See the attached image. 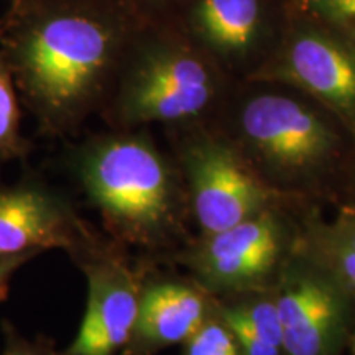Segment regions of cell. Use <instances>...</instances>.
<instances>
[{
	"instance_id": "cell-12",
	"label": "cell",
	"mask_w": 355,
	"mask_h": 355,
	"mask_svg": "<svg viewBox=\"0 0 355 355\" xmlns=\"http://www.w3.org/2000/svg\"><path fill=\"white\" fill-rule=\"evenodd\" d=\"M188 28L193 43L209 56L245 58L263 28L261 0H191Z\"/></svg>"
},
{
	"instance_id": "cell-18",
	"label": "cell",
	"mask_w": 355,
	"mask_h": 355,
	"mask_svg": "<svg viewBox=\"0 0 355 355\" xmlns=\"http://www.w3.org/2000/svg\"><path fill=\"white\" fill-rule=\"evenodd\" d=\"M33 255H0V303L7 298L13 273Z\"/></svg>"
},
{
	"instance_id": "cell-11",
	"label": "cell",
	"mask_w": 355,
	"mask_h": 355,
	"mask_svg": "<svg viewBox=\"0 0 355 355\" xmlns=\"http://www.w3.org/2000/svg\"><path fill=\"white\" fill-rule=\"evenodd\" d=\"M214 309L216 298L196 282H145L125 355H153L170 345L184 344Z\"/></svg>"
},
{
	"instance_id": "cell-14",
	"label": "cell",
	"mask_w": 355,
	"mask_h": 355,
	"mask_svg": "<svg viewBox=\"0 0 355 355\" xmlns=\"http://www.w3.org/2000/svg\"><path fill=\"white\" fill-rule=\"evenodd\" d=\"M28 141L20 133V110L17 101L15 81L0 51V165L8 159L24 157Z\"/></svg>"
},
{
	"instance_id": "cell-5",
	"label": "cell",
	"mask_w": 355,
	"mask_h": 355,
	"mask_svg": "<svg viewBox=\"0 0 355 355\" xmlns=\"http://www.w3.org/2000/svg\"><path fill=\"white\" fill-rule=\"evenodd\" d=\"M272 295L285 355H339L355 298L304 241L293 243Z\"/></svg>"
},
{
	"instance_id": "cell-15",
	"label": "cell",
	"mask_w": 355,
	"mask_h": 355,
	"mask_svg": "<svg viewBox=\"0 0 355 355\" xmlns=\"http://www.w3.org/2000/svg\"><path fill=\"white\" fill-rule=\"evenodd\" d=\"M183 355H242L237 339L217 309L184 343Z\"/></svg>"
},
{
	"instance_id": "cell-13",
	"label": "cell",
	"mask_w": 355,
	"mask_h": 355,
	"mask_svg": "<svg viewBox=\"0 0 355 355\" xmlns=\"http://www.w3.org/2000/svg\"><path fill=\"white\" fill-rule=\"evenodd\" d=\"M303 241L355 298V211H344L329 224L314 222Z\"/></svg>"
},
{
	"instance_id": "cell-4",
	"label": "cell",
	"mask_w": 355,
	"mask_h": 355,
	"mask_svg": "<svg viewBox=\"0 0 355 355\" xmlns=\"http://www.w3.org/2000/svg\"><path fill=\"white\" fill-rule=\"evenodd\" d=\"M239 132L247 159L272 188L304 189L326 180L340 139L321 114L295 97L259 94L243 102Z\"/></svg>"
},
{
	"instance_id": "cell-19",
	"label": "cell",
	"mask_w": 355,
	"mask_h": 355,
	"mask_svg": "<svg viewBox=\"0 0 355 355\" xmlns=\"http://www.w3.org/2000/svg\"><path fill=\"white\" fill-rule=\"evenodd\" d=\"M114 2H117V3H121V6L127 7L128 3H135V2H150V0H114Z\"/></svg>"
},
{
	"instance_id": "cell-9",
	"label": "cell",
	"mask_w": 355,
	"mask_h": 355,
	"mask_svg": "<svg viewBox=\"0 0 355 355\" xmlns=\"http://www.w3.org/2000/svg\"><path fill=\"white\" fill-rule=\"evenodd\" d=\"M102 235L68 199L38 181L0 186V255H33L63 248L78 257Z\"/></svg>"
},
{
	"instance_id": "cell-20",
	"label": "cell",
	"mask_w": 355,
	"mask_h": 355,
	"mask_svg": "<svg viewBox=\"0 0 355 355\" xmlns=\"http://www.w3.org/2000/svg\"><path fill=\"white\" fill-rule=\"evenodd\" d=\"M21 2H24V0H12V6H10V10H13V8H17V7H19Z\"/></svg>"
},
{
	"instance_id": "cell-2",
	"label": "cell",
	"mask_w": 355,
	"mask_h": 355,
	"mask_svg": "<svg viewBox=\"0 0 355 355\" xmlns=\"http://www.w3.org/2000/svg\"><path fill=\"white\" fill-rule=\"evenodd\" d=\"M71 168L119 245L165 247L183 229L181 173L144 133L92 137L74 150Z\"/></svg>"
},
{
	"instance_id": "cell-17",
	"label": "cell",
	"mask_w": 355,
	"mask_h": 355,
	"mask_svg": "<svg viewBox=\"0 0 355 355\" xmlns=\"http://www.w3.org/2000/svg\"><path fill=\"white\" fill-rule=\"evenodd\" d=\"M6 331V349L2 355H61L56 352L50 340L44 339H25L15 331V327L10 324H3Z\"/></svg>"
},
{
	"instance_id": "cell-10",
	"label": "cell",
	"mask_w": 355,
	"mask_h": 355,
	"mask_svg": "<svg viewBox=\"0 0 355 355\" xmlns=\"http://www.w3.org/2000/svg\"><path fill=\"white\" fill-rule=\"evenodd\" d=\"M261 76L308 92L355 132V44L339 33L300 30Z\"/></svg>"
},
{
	"instance_id": "cell-7",
	"label": "cell",
	"mask_w": 355,
	"mask_h": 355,
	"mask_svg": "<svg viewBox=\"0 0 355 355\" xmlns=\"http://www.w3.org/2000/svg\"><path fill=\"white\" fill-rule=\"evenodd\" d=\"M293 243L273 206L234 227L201 235L183 252L181 261L214 298L234 296L268 288Z\"/></svg>"
},
{
	"instance_id": "cell-8",
	"label": "cell",
	"mask_w": 355,
	"mask_h": 355,
	"mask_svg": "<svg viewBox=\"0 0 355 355\" xmlns=\"http://www.w3.org/2000/svg\"><path fill=\"white\" fill-rule=\"evenodd\" d=\"M87 279V304L76 339L61 355H125L145 278L122 245L101 237L73 259Z\"/></svg>"
},
{
	"instance_id": "cell-1",
	"label": "cell",
	"mask_w": 355,
	"mask_h": 355,
	"mask_svg": "<svg viewBox=\"0 0 355 355\" xmlns=\"http://www.w3.org/2000/svg\"><path fill=\"white\" fill-rule=\"evenodd\" d=\"M133 35L114 0H24L0 24V51L43 132H71L102 107Z\"/></svg>"
},
{
	"instance_id": "cell-16",
	"label": "cell",
	"mask_w": 355,
	"mask_h": 355,
	"mask_svg": "<svg viewBox=\"0 0 355 355\" xmlns=\"http://www.w3.org/2000/svg\"><path fill=\"white\" fill-rule=\"evenodd\" d=\"M332 32L355 44V0H300Z\"/></svg>"
},
{
	"instance_id": "cell-21",
	"label": "cell",
	"mask_w": 355,
	"mask_h": 355,
	"mask_svg": "<svg viewBox=\"0 0 355 355\" xmlns=\"http://www.w3.org/2000/svg\"><path fill=\"white\" fill-rule=\"evenodd\" d=\"M354 354H355V337H354Z\"/></svg>"
},
{
	"instance_id": "cell-6",
	"label": "cell",
	"mask_w": 355,
	"mask_h": 355,
	"mask_svg": "<svg viewBox=\"0 0 355 355\" xmlns=\"http://www.w3.org/2000/svg\"><path fill=\"white\" fill-rule=\"evenodd\" d=\"M180 168L201 235L234 227L273 207L277 191L224 137L191 133L180 146Z\"/></svg>"
},
{
	"instance_id": "cell-3",
	"label": "cell",
	"mask_w": 355,
	"mask_h": 355,
	"mask_svg": "<svg viewBox=\"0 0 355 355\" xmlns=\"http://www.w3.org/2000/svg\"><path fill=\"white\" fill-rule=\"evenodd\" d=\"M217 94V71L196 43L133 33L101 109L119 130L152 122L189 123L209 112Z\"/></svg>"
}]
</instances>
